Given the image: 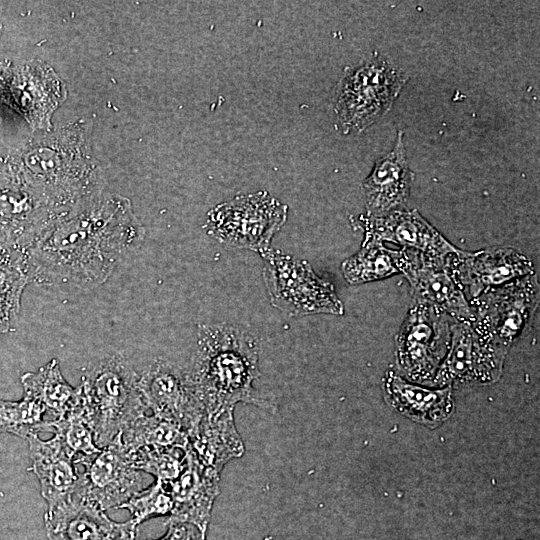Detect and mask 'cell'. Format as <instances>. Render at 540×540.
Wrapping results in <instances>:
<instances>
[{"label": "cell", "instance_id": "1", "mask_svg": "<svg viewBox=\"0 0 540 540\" xmlns=\"http://www.w3.org/2000/svg\"><path fill=\"white\" fill-rule=\"evenodd\" d=\"M131 201L102 193L57 218L18 252L30 282L94 289L144 242Z\"/></svg>", "mask_w": 540, "mask_h": 540}, {"label": "cell", "instance_id": "2", "mask_svg": "<svg viewBox=\"0 0 540 540\" xmlns=\"http://www.w3.org/2000/svg\"><path fill=\"white\" fill-rule=\"evenodd\" d=\"M0 164L60 215L104 193L105 177L82 120L28 138Z\"/></svg>", "mask_w": 540, "mask_h": 540}, {"label": "cell", "instance_id": "3", "mask_svg": "<svg viewBox=\"0 0 540 540\" xmlns=\"http://www.w3.org/2000/svg\"><path fill=\"white\" fill-rule=\"evenodd\" d=\"M258 358V343L245 329L225 323L198 326L196 349L186 371L204 418L215 420L232 413L238 402L269 411L275 408L273 399L253 387L260 377Z\"/></svg>", "mask_w": 540, "mask_h": 540}, {"label": "cell", "instance_id": "4", "mask_svg": "<svg viewBox=\"0 0 540 540\" xmlns=\"http://www.w3.org/2000/svg\"><path fill=\"white\" fill-rule=\"evenodd\" d=\"M80 386L99 448L107 446L129 423L148 411L138 387V373L122 353L106 354L93 361Z\"/></svg>", "mask_w": 540, "mask_h": 540}, {"label": "cell", "instance_id": "5", "mask_svg": "<svg viewBox=\"0 0 540 540\" xmlns=\"http://www.w3.org/2000/svg\"><path fill=\"white\" fill-rule=\"evenodd\" d=\"M406 78L382 59L349 69L341 79L334 111L344 134L362 132L389 111Z\"/></svg>", "mask_w": 540, "mask_h": 540}, {"label": "cell", "instance_id": "6", "mask_svg": "<svg viewBox=\"0 0 540 540\" xmlns=\"http://www.w3.org/2000/svg\"><path fill=\"white\" fill-rule=\"evenodd\" d=\"M288 206L266 191L237 195L208 212L206 233L219 242L262 253L287 220Z\"/></svg>", "mask_w": 540, "mask_h": 540}, {"label": "cell", "instance_id": "7", "mask_svg": "<svg viewBox=\"0 0 540 540\" xmlns=\"http://www.w3.org/2000/svg\"><path fill=\"white\" fill-rule=\"evenodd\" d=\"M263 277L272 306L288 316L342 315L344 306L331 283L320 279L305 260L268 249Z\"/></svg>", "mask_w": 540, "mask_h": 540}, {"label": "cell", "instance_id": "8", "mask_svg": "<svg viewBox=\"0 0 540 540\" xmlns=\"http://www.w3.org/2000/svg\"><path fill=\"white\" fill-rule=\"evenodd\" d=\"M538 301L539 288L534 273L475 297L471 304L474 308L472 324L484 339L506 354L527 327Z\"/></svg>", "mask_w": 540, "mask_h": 540}, {"label": "cell", "instance_id": "9", "mask_svg": "<svg viewBox=\"0 0 540 540\" xmlns=\"http://www.w3.org/2000/svg\"><path fill=\"white\" fill-rule=\"evenodd\" d=\"M451 325L445 312L415 300L396 337L397 364L411 380H433L449 350Z\"/></svg>", "mask_w": 540, "mask_h": 540}, {"label": "cell", "instance_id": "10", "mask_svg": "<svg viewBox=\"0 0 540 540\" xmlns=\"http://www.w3.org/2000/svg\"><path fill=\"white\" fill-rule=\"evenodd\" d=\"M77 493L103 511L117 508L142 490L141 471L134 467L133 454L123 445L120 432L101 450L75 458Z\"/></svg>", "mask_w": 540, "mask_h": 540}, {"label": "cell", "instance_id": "11", "mask_svg": "<svg viewBox=\"0 0 540 540\" xmlns=\"http://www.w3.org/2000/svg\"><path fill=\"white\" fill-rule=\"evenodd\" d=\"M66 98V88L53 69L33 60L12 66L0 62V99L16 109L34 128H51L53 112Z\"/></svg>", "mask_w": 540, "mask_h": 540}, {"label": "cell", "instance_id": "12", "mask_svg": "<svg viewBox=\"0 0 540 540\" xmlns=\"http://www.w3.org/2000/svg\"><path fill=\"white\" fill-rule=\"evenodd\" d=\"M138 387L152 414L178 425L188 438L197 431L205 412L186 370L155 359L138 373Z\"/></svg>", "mask_w": 540, "mask_h": 540}, {"label": "cell", "instance_id": "13", "mask_svg": "<svg viewBox=\"0 0 540 540\" xmlns=\"http://www.w3.org/2000/svg\"><path fill=\"white\" fill-rule=\"evenodd\" d=\"M403 249L401 273L410 283L415 300L428 303L457 321H474L472 306L457 279L453 256H433Z\"/></svg>", "mask_w": 540, "mask_h": 540}, {"label": "cell", "instance_id": "14", "mask_svg": "<svg viewBox=\"0 0 540 540\" xmlns=\"http://www.w3.org/2000/svg\"><path fill=\"white\" fill-rule=\"evenodd\" d=\"M505 355L484 339L472 322H454L449 350L432 382L436 386L494 382L502 372Z\"/></svg>", "mask_w": 540, "mask_h": 540}, {"label": "cell", "instance_id": "15", "mask_svg": "<svg viewBox=\"0 0 540 540\" xmlns=\"http://www.w3.org/2000/svg\"><path fill=\"white\" fill-rule=\"evenodd\" d=\"M61 216L0 164V245L19 251Z\"/></svg>", "mask_w": 540, "mask_h": 540}, {"label": "cell", "instance_id": "16", "mask_svg": "<svg viewBox=\"0 0 540 540\" xmlns=\"http://www.w3.org/2000/svg\"><path fill=\"white\" fill-rule=\"evenodd\" d=\"M44 524L49 540H134L137 530L132 519L115 522L77 493L48 507Z\"/></svg>", "mask_w": 540, "mask_h": 540}, {"label": "cell", "instance_id": "17", "mask_svg": "<svg viewBox=\"0 0 540 540\" xmlns=\"http://www.w3.org/2000/svg\"><path fill=\"white\" fill-rule=\"evenodd\" d=\"M355 222L364 231L363 243L390 242L433 256L461 254L416 209L392 211L380 217L359 216Z\"/></svg>", "mask_w": 540, "mask_h": 540}, {"label": "cell", "instance_id": "18", "mask_svg": "<svg viewBox=\"0 0 540 540\" xmlns=\"http://www.w3.org/2000/svg\"><path fill=\"white\" fill-rule=\"evenodd\" d=\"M453 264L457 279L473 298L535 273L531 260L509 247L463 251L453 256Z\"/></svg>", "mask_w": 540, "mask_h": 540}, {"label": "cell", "instance_id": "19", "mask_svg": "<svg viewBox=\"0 0 540 540\" xmlns=\"http://www.w3.org/2000/svg\"><path fill=\"white\" fill-rule=\"evenodd\" d=\"M186 454V466L180 476L171 482H162L174 502L167 523H189L205 534L213 500L219 492V473L204 467L190 444Z\"/></svg>", "mask_w": 540, "mask_h": 540}, {"label": "cell", "instance_id": "20", "mask_svg": "<svg viewBox=\"0 0 540 540\" xmlns=\"http://www.w3.org/2000/svg\"><path fill=\"white\" fill-rule=\"evenodd\" d=\"M414 173L410 170L403 143L398 136L393 149L379 158L362 184L367 216L380 217L405 208Z\"/></svg>", "mask_w": 540, "mask_h": 540}, {"label": "cell", "instance_id": "21", "mask_svg": "<svg viewBox=\"0 0 540 540\" xmlns=\"http://www.w3.org/2000/svg\"><path fill=\"white\" fill-rule=\"evenodd\" d=\"M27 441L32 462L30 470L39 480L41 495L48 507L69 499L78 481L75 458L56 434L48 440L33 434Z\"/></svg>", "mask_w": 540, "mask_h": 540}, {"label": "cell", "instance_id": "22", "mask_svg": "<svg viewBox=\"0 0 540 540\" xmlns=\"http://www.w3.org/2000/svg\"><path fill=\"white\" fill-rule=\"evenodd\" d=\"M384 389L390 403L399 412L423 424L441 423L453 410L450 388L427 389L404 380L394 371H388Z\"/></svg>", "mask_w": 540, "mask_h": 540}, {"label": "cell", "instance_id": "23", "mask_svg": "<svg viewBox=\"0 0 540 540\" xmlns=\"http://www.w3.org/2000/svg\"><path fill=\"white\" fill-rule=\"evenodd\" d=\"M24 395L40 402L48 413L57 419L82 399L80 384L71 386L62 375L56 358L35 372H26L20 377Z\"/></svg>", "mask_w": 540, "mask_h": 540}, {"label": "cell", "instance_id": "24", "mask_svg": "<svg viewBox=\"0 0 540 540\" xmlns=\"http://www.w3.org/2000/svg\"><path fill=\"white\" fill-rule=\"evenodd\" d=\"M403 249L380 243H363L362 248L341 264L344 279L351 285L381 280L401 273Z\"/></svg>", "mask_w": 540, "mask_h": 540}, {"label": "cell", "instance_id": "25", "mask_svg": "<svg viewBox=\"0 0 540 540\" xmlns=\"http://www.w3.org/2000/svg\"><path fill=\"white\" fill-rule=\"evenodd\" d=\"M125 448L134 454L146 447L187 448L189 438L178 425L154 414L143 413L129 423L121 432Z\"/></svg>", "mask_w": 540, "mask_h": 540}, {"label": "cell", "instance_id": "26", "mask_svg": "<svg viewBox=\"0 0 540 540\" xmlns=\"http://www.w3.org/2000/svg\"><path fill=\"white\" fill-rule=\"evenodd\" d=\"M46 413L40 402L26 395L17 401L0 399V434L9 433L27 440L43 430L52 431L44 419Z\"/></svg>", "mask_w": 540, "mask_h": 540}, {"label": "cell", "instance_id": "27", "mask_svg": "<svg viewBox=\"0 0 540 540\" xmlns=\"http://www.w3.org/2000/svg\"><path fill=\"white\" fill-rule=\"evenodd\" d=\"M48 424L74 458L90 456L101 450L94 441L93 429L82 399L63 416L48 420Z\"/></svg>", "mask_w": 540, "mask_h": 540}, {"label": "cell", "instance_id": "28", "mask_svg": "<svg viewBox=\"0 0 540 540\" xmlns=\"http://www.w3.org/2000/svg\"><path fill=\"white\" fill-rule=\"evenodd\" d=\"M186 450L181 447L142 448L133 454L134 467L153 475L155 481L171 482L186 466Z\"/></svg>", "mask_w": 540, "mask_h": 540}, {"label": "cell", "instance_id": "29", "mask_svg": "<svg viewBox=\"0 0 540 540\" xmlns=\"http://www.w3.org/2000/svg\"><path fill=\"white\" fill-rule=\"evenodd\" d=\"M173 508L172 496L160 481H155L151 486L142 489L117 507V509H127L137 526L152 517L170 516Z\"/></svg>", "mask_w": 540, "mask_h": 540}, {"label": "cell", "instance_id": "30", "mask_svg": "<svg viewBox=\"0 0 540 540\" xmlns=\"http://www.w3.org/2000/svg\"><path fill=\"white\" fill-rule=\"evenodd\" d=\"M29 282L17 251L0 260V310L18 318L21 297Z\"/></svg>", "mask_w": 540, "mask_h": 540}, {"label": "cell", "instance_id": "31", "mask_svg": "<svg viewBox=\"0 0 540 540\" xmlns=\"http://www.w3.org/2000/svg\"><path fill=\"white\" fill-rule=\"evenodd\" d=\"M167 533L157 540H195L201 533L189 523L169 522Z\"/></svg>", "mask_w": 540, "mask_h": 540}, {"label": "cell", "instance_id": "32", "mask_svg": "<svg viewBox=\"0 0 540 540\" xmlns=\"http://www.w3.org/2000/svg\"><path fill=\"white\" fill-rule=\"evenodd\" d=\"M17 319L0 310V335L9 332Z\"/></svg>", "mask_w": 540, "mask_h": 540}, {"label": "cell", "instance_id": "33", "mask_svg": "<svg viewBox=\"0 0 540 540\" xmlns=\"http://www.w3.org/2000/svg\"><path fill=\"white\" fill-rule=\"evenodd\" d=\"M13 251H14L13 249H11V248H9L7 246L0 245V260L8 257L9 255H11Z\"/></svg>", "mask_w": 540, "mask_h": 540}, {"label": "cell", "instance_id": "34", "mask_svg": "<svg viewBox=\"0 0 540 540\" xmlns=\"http://www.w3.org/2000/svg\"><path fill=\"white\" fill-rule=\"evenodd\" d=\"M195 540H205V534H200Z\"/></svg>", "mask_w": 540, "mask_h": 540}]
</instances>
